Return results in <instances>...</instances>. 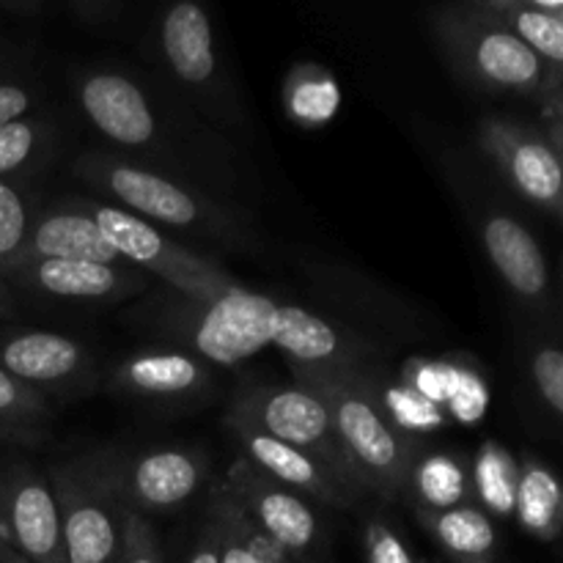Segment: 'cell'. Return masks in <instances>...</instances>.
<instances>
[{"instance_id":"18","label":"cell","mask_w":563,"mask_h":563,"mask_svg":"<svg viewBox=\"0 0 563 563\" xmlns=\"http://www.w3.org/2000/svg\"><path fill=\"white\" fill-rule=\"evenodd\" d=\"M159 42L170 71L187 86H203L214 75V38L209 14L192 0L174 3L159 25Z\"/></svg>"},{"instance_id":"22","label":"cell","mask_w":563,"mask_h":563,"mask_svg":"<svg viewBox=\"0 0 563 563\" xmlns=\"http://www.w3.org/2000/svg\"><path fill=\"white\" fill-rule=\"evenodd\" d=\"M209 506L218 515L220 531H223L220 563H284V550L247 520L223 482L212 493Z\"/></svg>"},{"instance_id":"5","label":"cell","mask_w":563,"mask_h":563,"mask_svg":"<svg viewBox=\"0 0 563 563\" xmlns=\"http://www.w3.org/2000/svg\"><path fill=\"white\" fill-rule=\"evenodd\" d=\"M115 460L55 467L53 493L60 511L66 563H115L126 504L115 484Z\"/></svg>"},{"instance_id":"8","label":"cell","mask_w":563,"mask_h":563,"mask_svg":"<svg viewBox=\"0 0 563 563\" xmlns=\"http://www.w3.org/2000/svg\"><path fill=\"white\" fill-rule=\"evenodd\" d=\"M223 484L247 520L284 553L302 555L313 548L319 539V520L300 495L264 476L245 456L231 462Z\"/></svg>"},{"instance_id":"25","label":"cell","mask_w":563,"mask_h":563,"mask_svg":"<svg viewBox=\"0 0 563 563\" xmlns=\"http://www.w3.org/2000/svg\"><path fill=\"white\" fill-rule=\"evenodd\" d=\"M478 11L498 16V20L504 16V25L517 33L539 58L563 64V25L559 20L531 9L528 3H500V0L478 5Z\"/></svg>"},{"instance_id":"1","label":"cell","mask_w":563,"mask_h":563,"mask_svg":"<svg viewBox=\"0 0 563 563\" xmlns=\"http://www.w3.org/2000/svg\"><path fill=\"white\" fill-rule=\"evenodd\" d=\"M295 383L328 407L352 467L368 493L383 500H410L416 449L379 407L366 374L291 366Z\"/></svg>"},{"instance_id":"30","label":"cell","mask_w":563,"mask_h":563,"mask_svg":"<svg viewBox=\"0 0 563 563\" xmlns=\"http://www.w3.org/2000/svg\"><path fill=\"white\" fill-rule=\"evenodd\" d=\"M38 143L36 121L20 119L0 130V176L20 170L33 157Z\"/></svg>"},{"instance_id":"14","label":"cell","mask_w":563,"mask_h":563,"mask_svg":"<svg viewBox=\"0 0 563 563\" xmlns=\"http://www.w3.org/2000/svg\"><path fill=\"white\" fill-rule=\"evenodd\" d=\"M484 148L498 159L511 185L531 201L553 207L563 198V165L548 143L526 135L520 126L487 121L482 130Z\"/></svg>"},{"instance_id":"40","label":"cell","mask_w":563,"mask_h":563,"mask_svg":"<svg viewBox=\"0 0 563 563\" xmlns=\"http://www.w3.org/2000/svg\"><path fill=\"white\" fill-rule=\"evenodd\" d=\"M559 113H561V115H563V102H561V108H559Z\"/></svg>"},{"instance_id":"4","label":"cell","mask_w":563,"mask_h":563,"mask_svg":"<svg viewBox=\"0 0 563 563\" xmlns=\"http://www.w3.org/2000/svg\"><path fill=\"white\" fill-rule=\"evenodd\" d=\"M66 201L99 225V231L108 236L110 245L130 267L157 275L176 295L190 297V300H214L240 286L223 267L187 251L179 242L165 236L157 225L135 218L113 203L88 201V198H66Z\"/></svg>"},{"instance_id":"11","label":"cell","mask_w":563,"mask_h":563,"mask_svg":"<svg viewBox=\"0 0 563 563\" xmlns=\"http://www.w3.org/2000/svg\"><path fill=\"white\" fill-rule=\"evenodd\" d=\"M113 465L121 498L141 515L179 509L203 482V462L179 449L148 451L132 462L115 460Z\"/></svg>"},{"instance_id":"38","label":"cell","mask_w":563,"mask_h":563,"mask_svg":"<svg viewBox=\"0 0 563 563\" xmlns=\"http://www.w3.org/2000/svg\"><path fill=\"white\" fill-rule=\"evenodd\" d=\"M9 306H11L9 289H5V280L0 278V313H5V311H9Z\"/></svg>"},{"instance_id":"3","label":"cell","mask_w":563,"mask_h":563,"mask_svg":"<svg viewBox=\"0 0 563 563\" xmlns=\"http://www.w3.org/2000/svg\"><path fill=\"white\" fill-rule=\"evenodd\" d=\"M229 423L258 429V432L302 451L308 460L317 462L322 471H328L357 498L368 493L346 456L328 407L302 385L295 383L289 388L269 385V388L247 390L231 407Z\"/></svg>"},{"instance_id":"17","label":"cell","mask_w":563,"mask_h":563,"mask_svg":"<svg viewBox=\"0 0 563 563\" xmlns=\"http://www.w3.org/2000/svg\"><path fill=\"white\" fill-rule=\"evenodd\" d=\"M27 258H64V262H97V264H126L119 256L99 225L64 201V207L49 209L33 220L27 234Z\"/></svg>"},{"instance_id":"37","label":"cell","mask_w":563,"mask_h":563,"mask_svg":"<svg viewBox=\"0 0 563 563\" xmlns=\"http://www.w3.org/2000/svg\"><path fill=\"white\" fill-rule=\"evenodd\" d=\"M0 563H31V561L22 559L20 553H14V550H11L9 544H5L3 539H0Z\"/></svg>"},{"instance_id":"33","label":"cell","mask_w":563,"mask_h":563,"mask_svg":"<svg viewBox=\"0 0 563 563\" xmlns=\"http://www.w3.org/2000/svg\"><path fill=\"white\" fill-rule=\"evenodd\" d=\"M366 553L368 563H416L405 542L385 522H372L366 531Z\"/></svg>"},{"instance_id":"9","label":"cell","mask_w":563,"mask_h":563,"mask_svg":"<svg viewBox=\"0 0 563 563\" xmlns=\"http://www.w3.org/2000/svg\"><path fill=\"white\" fill-rule=\"evenodd\" d=\"M3 542L31 563H66L60 511L53 484L27 467H16L0 482Z\"/></svg>"},{"instance_id":"29","label":"cell","mask_w":563,"mask_h":563,"mask_svg":"<svg viewBox=\"0 0 563 563\" xmlns=\"http://www.w3.org/2000/svg\"><path fill=\"white\" fill-rule=\"evenodd\" d=\"M47 418V401L42 390L20 383L0 368V423L3 427H33Z\"/></svg>"},{"instance_id":"36","label":"cell","mask_w":563,"mask_h":563,"mask_svg":"<svg viewBox=\"0 0 563 563\" xmlns=\"http://www.w3.org/2000/svg\"><path fill=\"white\" fill-rule=\"evenodd\" d=\"M531 9L542 11V14L553 16V20H559L563 25V0H533V3H528Z\"/></svg>"},{"instance_id":"2","label":"cell","mask_w":563,"mask_h":563,"mask_svg":"<svg viewBox=\"0 0 563 563\" xmlns=\"http://www.w3.org/2000/svg\"><path fill=\"white\" fill-rule=\"evenodd\" d=\"M278 302L242 286L214 300H190L174 291L159 306L165 333L181 341L190 355L218 366H236L267 350L278 330Z\"/></svg>"},{"instance_id":"7","label":"cell","mask_w":563,"mask_h":563,"mask_svg":"<svg viewBox=\"0 0 563 563\" xmlns=\"http://www.w3.org/2000/svg\"><path fill=\"white\" fill-rule=\"evenodd\" d=\"M434 27L456 64L484 86L528 91L542 80V58L517 33L478 9L476 14L438 11Z\"/></svg>"},{"instance_id":"32","label":"cell","mask_w":563,"mask_h":563,"mask_svg":"<svg viewBox=\"0 0 563 563\" xmlns=\"http://www.w3.org/2000/svg\"><path fill=\"white\" fill-rule=\"evenodd\" d=\"M531 372L544 401L563 416V352L553 350V346L539 350L531 363Z\"/></svg>"},{"instance_id":"41","label":"cell","mask_w":563,"mask_h":563,"mask_svg":"<svg viewBox=\"0 0 563 563\" xmlns=\"http://www.w3.org/2000/svg\"><path fill=\"white\" fill-rule=\"evenodd\" d=\"M561 201H563V198H561Z\"/></svg>"},{"instance_id":"15","label":"cell","mask_w":563,"mask_h":563,"mask_svg":"<svg viewBox=\"0 0 563 563\" xmlns=\"http://www.w3.org/2000/svg\"><path fill=\"white\" fill-rule=\"evenodd\" d=\"M231 429H234L236 440L245 449V460L256 465L264 476L284 484L291 493H306L311 498L322 500V504L339 506V509H346L357 500L355 493H350L344 484L335 482L328 471H322L317 462L308 460L302 451L291 449V445L280 443V440L269 438L258 429L242 427V423H231Z\"/></svg>"},{"instance_id":"23","label":"cell","mask_w":563,"mask_h":563,"mask_svg":"<svg viewBox=\"0 0 563 563\" xmlns=\"http://www.w3.org/2000/svg\"><path fill=\"white\" fill-rule=\"evenodd\" d=\"M471 484L467 473L454 456L427 454L416 460L410 478V500L418 511H449L465 506Z\"/></svg>"},{"instance_id":"27","label":"cell","mask_w":563,"mask_h":563,"mask_svg":"<svg viewBox=\"0 0 563 563\" xmlns=\"http://www.w3.org/2000/svg\"><path fill=\"white\" fill-rule=\"evenodd\" d=\"M31 225L33 218L22 190L0 179V278L3 280L25 262Z\"/></svg>"},{"instance_id":"26","label":"cell","mask_w":563,"mask_h":563,"mask_svg":"<svg viewBox=\"0 0 563 563\" xmlns=\"http://www.w3.org/2000/svg\"><path fill=\"white\" fill-rule=\"evenodd\" d=\"M517 484H520V471L509 451L495 443L484 445L476 456V493L484 506L495 515L509 517L517 504Z\"/></svg>"},{"instance_id":"31","label":"cell","mask_w":563,"mask_h":563,"mask_svg":"<svg viewBox=\"0 0 563 563\" xmlns=\"http://www.w3.org/2000/svg\"><path fill=\"white\" fill-rule=\"evenodd\" d=\"M119 563H159L154 533L148 531V522L141 511L126 506L124 528H121V550Z\"/></svg>"},{"instance_id":"35","label":"cell","mask_w":563,"mask_h":563,"mask_svg":"<svg viewBox=\"0 0 563 563\" xmlns=\"http://www.w3.org/2000/svg\"><path fill=\"white\" fill-rule=\"evenodd\" d=\"M207 517H209L207 531H203L196 553H192V559L187 563H220V542H223V531H220V520H218V515L212 511V506H209Z\"/></svg>"},{"instance_id":"19","label":"cell","mask_w":563,"mask_h":563,"mask_svg":"<svg viewBox=\"0 0 563 563\" xmlns=\"http://www.w3.org/2000/svg\"><path fill=\"white\" fill-rule=\"evenodd\" d=\"M209 368L201 357L190 352H141L121 363L113 383L126 394L174 399V396L196 394L207 385Z\"/></svg>"},{"instance_id":"6","label":"cell","mask_w":563,"mask_h":563,"mask_svg":"<svg viewBox=\"0 0 563 563\" xmlns=\"http://www.w3.org/2000/svg\"><path fill=\"white\" fill-rule=\"evenodd\" d=\"M75 170L91 187L113 196L119 209L152 225L159 223L168 225V229L187 231H220L225 225L218 207L192 196L190 190H185L176 181L152 174L146 168H137V165L91 154V157H82Z\"/></svg>"},{"instance_id":"39","label":"cell","mask_w":563,"mask_h":563,"mask_svg":"<svg viewBox=\"0 0 563 563\" xmlns=\"http://www.w3.org/2000/svg\"><path fill=\"white\" fill-rule=\"evenodd\" d=\"M555 137H559V141H561V146H563V132H561V130H555Z\"/></svg>"},{"instance_id":"16","label":"cell","mask_w":563,"mask_h":563,"mask_svg":"<svg viewBox=\"0 0 563 563\" xmlns=\"http://www.w3.org/2000/svg\"><path fill=\"white\" fill-rule=\"evenodd\" d=\"M88 366V352L60 333L0 335V368L31 388H58L71 383Z\"/></svg>"},{"instance_id":"21","label":"cell","mask_w":563,"mask_h":563,"mask_svg":"<svg viewBox=\"0 0 563 563\" xmlns=\"http://www.w3.org/2000/svg\"><path fill=\"white\" fill-rule=\"evenodd\" d=\"M440 548L456 563H487L495 550V528L476 506L465 504L449 511H418Z\"/></svg>"},{"instance_id":"10","label":"cell","mask_w":563,"mask_h":563,"mask_svg":"<svg viewBox=\"0 0 563 563\" xmlns=\"http://www.w3.org/2000/svg\"><path fill=\"white\" fill-rule=\"evenodd\" d=\"M5 280L60 300H126L146 289L141 269L130 264L27 258Z\"/></svg>"},{"instance_id":"34","label":"cell","mask_w":563,"mask_h":563,"mask_svg":"<svg viewBox=\"0 0 563 563\" xmlns=\"http://www.w3.org/2000/svg\"><path fill=\"white\" fill-rule=\"evenodd\" d=\"M31 110V93L16 82H0V130L25 119Z\"/></svg>"},{"instance_id":"12","label":"cell","mask_w":563,"mask_h":563,"mask_svg":"<svg viewBox=\"0 0 563 563\" xmlns=\"http://www.w3.org/2000/svg\"><path fill=\"white\" fill-rule=\"evenodd\" d=\"M77 99L91 124L119 146H146L157 135V119L141 88L124 75L97 71L77 82Z\"/></svg>"},{"instance_id":"24","label":"cell","mask_w":563,"mask_h":563,"mask_svg":"<svg viewBox=\"0 0 563 563\" xmlns=\"http://www.w3.org/2000/svg\"><path fill=\"white\" fill-rule=\"evenodd\" d=\"M517 517L522 528L533 537L550 539L561 531L563 522V489L559 478L542 465H526L517 484Z\"/></svg>"},{"instance_id":"20","label":"cell","mask_w":563,"mask_h":563,"mask_svg":"<svg viewBox=\"0 0 563 563\" xmlns=\"http://www.w3.org/2000/svg\"><path fill=\"white\" fill-rule=\"evenodd\" d=\"M484 247L500 278L522 297H539L548 286V262L526 225L495 214L484 225Z\"/></svg>"},{"instance_id":"13","label":"cell","mask_w":563,"mask_h":563,"mask_svg":"<svg viewBox=\"0 0 563 563\" xmlns=\"http://www.w3.org/2000/svg\"><path fill=\"white\" fill-rule=\"evenodd\" d=\"M273 344L289 357L291 366L324 368V372L363 374L368 350L350 333H341L324 319L297 306H280Z\"/></svg>"},{"instance_id":"28","label":"cell","mask_w":563,"mask_h":563,"mask_svg":"<svg viewBox=\"0 0 563 563\" xmlns=\"http://www.w3.org/2000/svg\"><path fill=\"white\" fill-rule=\"evenodd\" d=\"M289 110L302 124H322L339 108V88L313 66H302L289 80Z\"/></svg>"}]
</instances>
